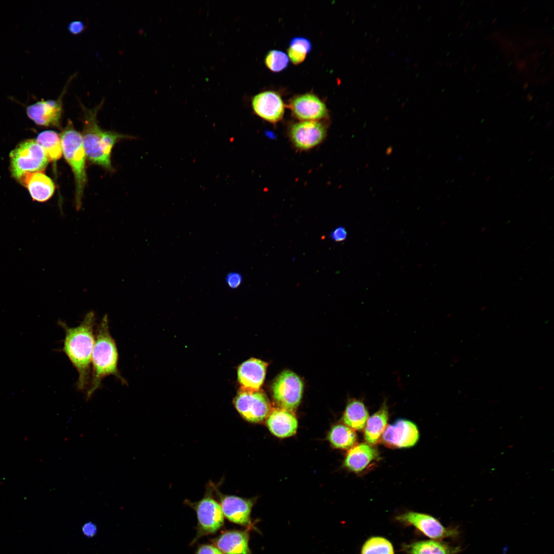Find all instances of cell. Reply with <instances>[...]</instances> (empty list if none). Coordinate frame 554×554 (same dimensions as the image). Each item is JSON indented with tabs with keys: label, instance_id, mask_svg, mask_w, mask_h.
<instances>
[{
	"label": "cell",
	"instance_id": "cell-1",
	"mask_svg": "<svg viewBox=\"0 0 554 554\" xmlns=\"http://www.w3.org/2000/svg\"><path fill=\"white\" fill-rule=\"evenodd\" d=\"M58 324L65 333L62 351L77 372V388L86 392L90 381L91 358L95 343V313L88 312L81 323L75 327H69L62 321H58Z\"/></svg>",
	"mask_w": 554,
	"mask_h": 554
},
{
	"label": "cell",
	"instance_id": "cell-2",
	"mask_svg": "<svg viewBox=\"0 0 554 554\" xmlns=\"http://www.w3.org/2000/svg\"><path fill=\"white\" fill-rule=\"evenodd\" d=\"M118 351L109 329L107 315L97 325L91 358V377L86 399L89 400L102 386L103 380L109 375L115 377L123 385H128L118 368Z\"/></svg>",
	"mask_w": 554,
	"mask_h": 554
},
{
	"label": "cell",
	"instance_id": "cell-3",
	"mask_svg": "<svg viewBox=\"0 0 554 554\" xmlns=\"http://www.w3.org/2000/svg\"><path fill=\"white\" fill-rule=\"evenodd\" d=\"M103 104V101H102L92 109L87 108L82 105L84 124L81 135L86 157L94 164L111 171L113 170L111 161L112 149L117 141L128 136L115 132L104 130L100 127L96 116Z\"/></svg>",
	"mask_w": 554,
	"mask_h": 554
},
{
	"label": "cell",
	"instance_id": "cell-4",
	"mask_svg": "<svg viewBox=\"0 0 554 554\" xmlns=\"http://www.w3.org/2000/svg\"><path fill=\"white\" fill-rule=\"evenodd\" d=\"M62 153L73 173L75 187V202L77 209L82 205L84 190L87 183L86 155L82 135L68 121L61 135Z\"/></svg>",
	"mask_w": 554,
	"mask_h": 554
},
{
	"label": "cell",
	"instance_id": "cell-5",
	"mask_svg": "<svg viewBox=\"0 0 554 554\" xmlns=\"http://www.w3.org/2000/svg\"><path fill=\"white\" fill-rule=\"evenodd\" d=\"M208 486L202 499L197 502L189 500L184 502L195 511L197 520L196 533L190 545L204 536L215 534L224 525V516L219 502L214 497L211 482Z\"/></svg>",
	"mask_w": 554,
	"mask_h": 554
},
{
	"label": "cell",
	"instance_id": "cell-6",
	"mask_svg": "<svg viewBox=\"0 0 554 554\" xmlns=\"http://www.w3.org/2000/svg\"><path fill=\"white\" fill-rule=\"evenodd\" d=\"M10 170L17 180L26 173L43 171L49 160L42 147L34 140H27L10 152Z\"/></svg>",
	"mask_w": 554,
	"mask_h": 554
},
{
	"label": "cell",
	"instance_id": "cell-7",
	"mask_svg": "<svg viewBox=\"0 0 554 554\" xmlns=\"http://www.w3.org/2000/svg\"><path fill=\"white\" fill-rule=\"evenodd\" d=\"M233 403L235 409L244 420L250 423L262 422L271 410L267 396L262 390L241 388Z\"/></svg>",
	"mask_w": 554,
	"mask_h": 554
},
{
	"label": "cell",
	"instance_id": "cell-8",
	"mask_svg": "<svg viewBox=\"0 0 554 554\" xmlns=\"http://www.w3.org/2000/svg\"><path fill=\"white\" fill-rule=\"evenodd\" d=\"M303 384L292 371L285 370L275 379L272 385V395L279 407L294 411L301 401Z\"/></svg>",
	"mask_w": 554,
	"mask_h": 554
},
{
	"label": "cell",
	"instance_id": "cell-9",
	"mask_svg": "<svg viewBox=\"0 0 554 554\" xmlns=\"http://www.w3.org/2000/svg\"><path fill=\"white\" fill-rule=\"evenodd\" d=\"M211 485L224 517L229 521L246 528L254 529V523L252 522L250 515L255 500L224 494L219 490L217 485L211 483Z\"/></svg>",
	"mask_w": 554,
	"mask_h": 554
},
{
	"label": "cell",
	"instance_id": "cell-10",
	"mask_svg": "<svg viewBox=\"0 0 554 554\" xmlns=\"http://www.w3.org/2000/svg\"><path fill=\"white\" fill-rule=\"evenodd\" d=\"M397 519L413 526L427 537L435 540L456 538L460 533L458 528L445 527L437 519L424 513L409 511L398 516Z\"/></svg>",
	"mask_w": 554,
	"mask_h": 554
},
{
	"label": "cell",
	"instance_id": "cell-11",
	"mask_svg": "<svg viewBox=\"0 0 554 554\" xmlns=\"http://www.w3.org/2000/svg\"><path fill=\"white\" fill-rule=\"evenodd\" d=\"M75 75L73 74L69 77L58 98L47 100L42 99L27 106L26 113L29 118L38 125L58 126L60 123L63 112V97L66 92L68 84L74 77Z\"/></svg>",
	"mask_w": 554,
	"mask_h": 554
},
{
	"label": "cell",
	"instance_id": "cell-12",
	"mask_svg": "<svg viewBox=\"0 0 554 554\" xmlns=\"http://www.w3.org/2000/svg\"><path fill=\"white\" fill-rule=\"evenodd\" d=\"M327 130L320 121H300L290 128L289 136L294 146L302 150L312 149L321 143L326 136Z\"/></svg>",
	"mask_w": 554,
	"mask_h": 554
},
{
	"label": "cell",
	"instance_id": "cell-13",
	"mask_svg": "<svg viewBox=\"0 0 554 554\" xmlns=\"http://www.w3.org/2000/svg\"><path fill=\"white\" fill-rule=\"evenodd\" d=\"M288 107L292 114L301 121H320L328 115L325 103L312 93L295 96L290 100Z\"/></svg>",
	"mask_w": 554,
	"mask_h": 554
},
{
	"label": "cell",
	"instance_id": "cell-14",
	"mask_svg": "<svg viewBox=\"0 0 554 554\" xmlns=\"http://www.w3.org/2000/svg\"><path fill=\"white\" fill-rule=\"evenodd\" d=\"M251 106L256 115L273 124L282 119L285 108L281 95L272 90L264 91L254 95L251 100Z\"/></svg>",
	"mask_w": 554,
	"mask_h": 554
},
{
	"label": "cell",
	"instance_id": "cell-15",
	"mask_svg": "<svg viewBox=\"0 0 554 554\" xmlns=\"http://www.w3.org/2000/svg\"><path fill=\"white\" fill-rule=\"evenodd\" d=\"M419 438L418 429L413 422L399 419L388 425L383 434L382 440L387 446L394 448H406L414 445Z\"/></svg>",
	"mask_w": 554,
	"mask_h": 554
},
{
	"label": "cell",
	"instance_id": "cell-16",
	"mask_svg": "<svg viewBox=\"0 0 554 554\" xmlns=\"http://www.w3.org/2000/svg\"><path fill=\"white\" fill-rule=\"evenodd\" d=\"M250 530L248 528L224 530L210 541L224 554H252L249 547Z\"/></svg>",
	"mask_w": 554,
	"mask_h": 554
},
{
	"label": "cell",
	"instance_id": "cell-17",
	"mask_svg": "<svg viewBox=\"0 0 554 554\" xmlns=\"http://www.w3.org/2000/svg\"><path fill=\"white\" fill-rule=\"evenodd\" d=\"M18 181L28 189L32 200L39 202L50 199L55 188L53 181L42 171L25 173Z\"/></svg>",
	"mask_w": 554,
	"mask_h": 554
},
{
	"label": "cell",
	"instance_id": "cell-18",
	"mask_svg": "<svg viewBox=\"0 0 554 554\" xmlns=\"http://www.w3.org/2000/svg\"><path fill=\"white\" fill-rule=\"evenodd\" d=\"M267 363L251 358L243 362L238 368V380L242 388L259 390L266 375Z\"/></svg>",
	"mask_w": 554,
	"mask_h": 554
},
{
	"label": "cell",
	"instance_id": "cell-19",
	"mask_svg": "<svg viewBox=\"0 0 554 554\" xmlns=\"http://www.w3.org/2000/svg\"><path fill=\"white\" fill-rule=\"evenodd\" d=\"M267 426L274 436L284 438L293 436L298 428V421L291 411L279 407L271 409L267 420Z\"/></svg>",
	"mask_w": 554,
	"mask_h": 554
},
{
	"label": "cell",
	"instance_id": "cell-20",
	"mask_svg": "<svg viewBox=\"0 0 554 554\" xmlns=\"http://www.w3.org/2000/svg\"><path fill=\"white\" fill-rule=\"evenodd\" d=\"M377 450L367 443H361L351 447L345 459V466L353 472L364 470L378 457Z\"/></svg>",
	"mask_w": 554,
	"mask_h": 554
},
{
	"label": "cell",
	"instance_id": "cell-21",
	"mask_svg": "<svg viewBox=\"0 0 554 554\" xmlns=\"http://www.w3.org/2000/svg\"><path fill=\"white\" fill-rule=\"evenodd\" d=\"M388 419V407L384 402L376 412L368 417L365 425L364 438L368 444H374L379 441L386 427Z\"/></svg>",
	"mask_w": 554,
	"mask_h": 554
},
{
	"label": "cell",
	"instance_id": "cell-22",
	"mask_svg": "<svg viewBox=\"0 0 554 554\" xmlns=\"http://www.w3.org/2000/svg\"><path fill=\"white\" fill-rule=\"evenodd\" d=\"M405 550L408 554H458L462 549L439 540H427L412 543Z\"/></svg>",
	"mask_w": 554,
	"mask_h": 554
},
{
	"label": "cell",
	"instance_id": "cell-23",
	"mask_svg": "<svg viewBox=\"0 0 554 554\" xmlns=\"http://www.w3.org/2000/svg\"><path fill=\"white\" fill-rule=\"evenodd\" d=\"M368 417V412L364 403L359 400L352 399L346 407L343 420L352 429L361 430L364 428Z\"/></svg>",
	"mask_w": 554,
	"mask_h": 554
},
{
	"label": "cell",
	"instance_id": "cell-24",
	"mask_svg": "<svg viewBox=\"0 0 554 554\" xmlns=\"http://www.w3.org/2000/svg\"><path fill=\"white\" fill-rule=\"evenodd\" d=\"M36 142L45 151L49 161L59 160L62 155L61 136L53 131H45L40 133Z\"/></svg>",
	"mask_w": 554,
	"mask_h": 554
},
{
	"label": "cell",
	"instance_id": "cell-25",
	"mask_svg": "<svg viewBox=\"0 0 554 554\" xmlns=\"http://www.w3.org/2000/svg\"><path fill=\"white\" fill-rule=\"evenodd\" d=\"M328 439L333 447L342 449H348L354 445L357 436L354 430L347 426L338 424L334 426L330 430Z\"/></svg>",
	"mask_w": 554,
	"mask_h": 554
},
{
	"label": "cell",
	"instance_id": "cell-26",
	"mask_svg": "<svg viewBox=\"0 0 554 554\" xmlns=\"http://www.w3.org/2000/svg\"><path fill=\"white\" fill-rule=\"evenodd\" d=\"M361 554H394L391 543L380 537H371L362 546Z\"/></svg>",
	"mask_w": 554,
	"mask_h": 554
},
{
	"label": "cell",
	"instance_id": "cell-27",
	"mask_svg": "<svg viewBox=\"0 0 554 554\" xmlns=\"http://www.w3.org/2000/svg\"><path fill=\"white\" fill-rule=\"evenodd\" d=\"M289 59L284 52L279 50H270L265 55V64L271 71L280 72L288 66Z\"/></svg>",
	"mask_w": 554,
	"mask_h": 554
},
{
	"label": "cell",
	"instance_id": "cell-28",
	"mask_svg": "<svg viewBox=\"0 0 554 554\" xmlns=\"http://www.w3.org/2000/svg\"><path fill=\"white\" fill-rule=\"evenodd\" d=\"M288 48L307 54L312 50V44L306 37L296 36L291 39Z\"/></svg>",
	"mask_w": 554,
	"mask_h": 554
},
{
	"label": "cell",
	"instance_id": "cell-29",
	"mask_svg": "<svg viewBox=\"0 0 554 554\" xmlns=\"http://www.w3.org/2000/svg\"><path fill=\"white\" fill-rule=\"evenodd\" d=\"M243 277L238 272H233L228 274L226 277V282L228 286L233 289L239 287L242 284Z\"/></svg>",
	"mask_w": 554,
	"mask_h": 554
},
{
	"label": "cell",
	"instance_id": "cell-30",
	"mask_svg": "<svg viewBox=\"0 0 554 554\" xmlns=\"http://www.w3.org/2000/svg\"><path fill=\"white\" fill-rule=\"evenodd\" d=\"M195 554H224L219 549L212 544H203L200 545L195 551Z\"/></svg>",
	"mask_w": 554,
	"mask_h": 554
},
{
	"label": "cell",
	"instance_id": "cell-31",
	"mask_svg": "<svg viewBox=\"0 0 554 554\" xmlns=\"http://www.w3.org/2000/svg\"><path fill=\"white\" fill-rule=\"evenodd\" d=\"M287 52L289 59L295 65L299 64L304 62L307 55L306 54L298 52L290 48H288Z\"/></svg>",
	"mask_w": 554,
	"mask_h": 554
},
{
	"label": "cell",
	"instance_id": "cell-32",
	"mask_svg": "<svg viewBox=\"0 0 554 554\" xmlns=\"http://www.w3.org/2000/svg\"><path fill=\"white\" fill-rule=\"evenodd\" d=\"M330 236L334 241L340 242L346 239L347 232L344 227L339 226L331 232Z\"/></svg>",
	"mask_w": 554,
	"mask_h": 554
},
{
	"label": "cell",
	"instance_id": "cell-33",
	"mask_svg": "<svg viewBox=\"0 0 554 554\" xmlns=\"http://www.w3.org/2000/svg\"><path fill=\"white\" fill-rule=\"evenodd\" d=\"M85 28L84 23L81 21H74L69 23L68 26L69 31L73 34L82 32Z\"/></svg>",
	"mask_w": 554,
	"mask_h": 554
},
{
	"label": "cell",
	"instance_id": "cell-34",
	"mask_svg": "<svg viewBox=\"0 0 554 554\" xmlns=\"http://www.w3.org/2000/svg\"><path fill=\"white\" fill-rule=\"evenodd\" d=\"M82 531L83 533L86 536L92 537L96 533V528L94 524L88 522L86 523L83 526Z\"/></svg>",
	"mask_w": 554,
	"mask_h": 554
},
{
	"label": "cell",
	"instance_id": "cell-35",
	"mask_svg": "<svg viewBox=\"0 0 554 554\" xmlns=\"http://www.w3.org/2000/svg\"><path fill=\"white\" fill-rule=\"evenodd\" d=\"M517 65V67H518V70H518V72H520L526 67V66L527 65V63H526V61H525L524 60H521L520 61H518Z\"/></svg>",
	"mask_w": 554,
	"mask_h": 554
},
{
	"label": "cell",
	"instance_id": "cell-36",
	"mask_svg": "<svg viewBox=\"0 0 554 554\" xmlns=\"http://www.w3.org/2000/svg\"><path fill=\"white\" fill-rule=\"evenodd\" d=\"M539 50H536L530 56L531 60H534L538 57Z\"/></svg>",
	"mask_w": 554,
	"mask_h": 554
},
{
	"label": "cell",
	"instance_id": "cell-37",
	"mask_svg": "<svg viewBox=\"0 0 554 554\" xmlns=\"http://www.w3.org/2000/svg\"><path fill=\"white\" fill-rule=\"evenodd\" d=\"M525 98L528 102H530L533 99V96L532 95V94L531 93H529L526 95Z\"/></svg>",
	"mask_w": 554,
	"mask_h": 554
},
{
	"label": "cell",
	"instance_id": "cell-38",
	"mask_svg": "<svg viewBox=\"0 0 554 554\" xmlns=\"http://www.w3.org/2000/svg\"><path fill=\"white\" fill-rule=\"evenodd\" d=\"M529 87V83L528 82H526L523 85V90H526Z\"/></svg>",
	"mask_w": 554,
	"mask_h": 554
},
{
	"label": "cell",
	"instance_id": "cell-39",
	"mask_svg": "<svg viewBox=\"0 0 554 554\" xmlns=\"http://www.w3.org/2000/svg\"><path fill=\"white\" fill-rule=\"evenodd\" d=\"M547 80H548V76H546V77H544V79H543V80H542V81H541V84H544V83H545V82H546V81H547Z\"/></svg>",
	"mask_w": 554,
	"mask_h": 554
},
{
	"label": "cell",
	"instance_id": "cell-40",
	"mask_svg": "<svg viewBox=\"0 0 554 554\" xmlns=\"http://www.w3.org/2000/svg\"><path fill=\"white\" fill-rule=\"evenodd\" d=\"M497 19H498V18H497V17H494V18H493V19L492 20V21H491V25H493V24H495V23H496V22L497 21Z\"/></svg>",
	"mask_w": 554,
	"mask_h": 554
},
{
	"label": "cell",
	"instance_id": "cell-41",
	"mask_svg": "<svg viewBox=\"0 0 554 554\" xmlns=\"http://www.w3.org/2000/svg\"><path fill=\"white\" fill-rule=\"evenodd\" d=\"M529 70L530 69L529 68H526L524 70L525 73L526 74H528L529 72Z\"/></svg>",
	"mask_w": 554,
	"mask_h": 554
},
{
	"label": "cell",
	"instance_id": "cell-42",
	"mask_svg": "<svg viewBox=\"0 0 554 554\" xmlns=\"http://www.w3.org/2000/svg\"><path fill=\"white\" fill-rule=\"evenodd\" d=\"M527 6H525V7H524L523 8V9H522V11H521V13H523L525 12V11H526V9H527Z\"/></svg>",
	"mask_w": 554,
	"mask_h": 554
},
{
	"label": "cell",
	"instance_id": "cell-43",
	"mask_svg": "<svg viewBox=\"0 0 554 554\" xmlns=\"http://www.w3.org/2000/svg\"><path fill=\"white\" fill-rule=\"evenodd\" d=\"M463 14L462 13H461L460 14L459 16V21L461 20L462 18H463Z\"/></svg>",
	"mask_w": 554,
	"mask_h": 554
},
{
	"label": "cell",
	"instance_id": "cell-44",
	"mask_svg": "<svg viewBox=\"0 0 554 554\" xmlns=\"http://www.w3.org/2000/svg\"><path fill=\"white\" fill-rule=\"evenodd\" d=\"M468 69V67L465 68L464 69V71H463V74H465V73H466Z\"/></svg>",
	"mask_w": 554,
	"mask_h": 554
},
{
	"label": "cell",
	"instance_id": "cell-45",
	"mask_svg": "<svg viewBox=\"0 0 554 554\" xmlns=\"http://www.w3.org/2000/svg\"><path fill=\"white\" fill-rule=\"evenodd\" d=\"M470 22H468V23H467V24H466V25H465V29H467V28H468V27H469V25H470Z\"/></svg>",
	"mask_w": 554,
	"mask_h": 554
},
{
	"label": "cell",
	"instance_id": "cell-46",
	"mask_svg": "<svg viewBox=\"0 0 554 554\" xmlns=\"http://www.w3.org/2000/svg\"><path fill=\"white\" fill-rule=\"evenodd\" d=\"M477 64H474V65H473V66H472V68H471V70H472V71H473V70H474V69H476V68L477 67Z\"/></svg>",
	"mask_w": 554,
	"mask_h": 554
},
{
	"label": "cell",
	"instance_id": "cell-47",
	"mask_svg": "<svg viewBox=\"0 0 554 554\" xmlns=\"http://www.w3.org/2000/svg\"><path fill=\"white\" fill-rule=\"evenodd\" d=\"M461 57H459L458 58V60H457V61H456V64H456V65H457L458 64V63H459V61H460V60H461Z\"/></svg>",
	"mask_w": 554,
	"mask_h": 554
},
{
	"label": "cell",
	"instance_id": "cell-48",
	"mask_svg": "<svg viewBox=\"0 0 554 554\" xmlns=\"http://www.w3.org/2000/svg\"><path fill=\"white\" fill-rule=\"evenodd\" d=\"M553 54H554V52H553V51H552V52H551V53L550 54L549 56V57H552L553 56Z\"/></svg>",
	"mask_w": 554,
	"mask_h": 554
},
{
	"label": "cell",
	"instance_id": "cell-49",
	"mask_svg": "<svg viewBox=\"0 0 554 554\" xmlns=\"http://www.w3.org/2000/svg\"><path fill=\"white\" fill-rule=\"evenodd\" d=\"M549 19H550V17H547V18H546V19H545V20L544 21V23H547V22H548V21H549Z\"/></svg>",
	"mask_w": 554,
	"mask_h": 554
},
{
	"label": "cell",
	"instance_id": "cell-50",
	"mask_svg": "<svg viewBox=\"0 0 554 554\" xmlns=\"http://www.w3.org/2000/svg\"><path fill=\"white\" fill-rule=\"evenodd\" d=\"M493 3H494V1H492V2H491V3H490V5H489V8H491V7H492V5H493Z\"/></svg>",
	"mask_w": 554,
	"mask_h": 554
},
{
	"label": "cell",
	"instance_id": "cell-51",
	"mask_svg": "<svg viewBox=\"0 0 554 554\" xmlns=\"http://www.w3.org/2000/svg\"><path fill=\"white\" fill-rule=\"evenodd\" d=\"M513 42L512 41H511V42H510L509 44V45H508V48H509V47H510V46H511L512 45V44H513Z\"/></svg>",
	"mask_w": 554,
	"mask_h": 554
},
{
	"label": "cell",
	"instance_id": "cell-52",
	"mask_svg": "<svg viewBox=\"0 0 554 554\" xmlns=\"http://www.w3.org/2000/svg\"><path fill=\"white\" fill-rule=\"evenodd\" d=\"M470 60H471V58H469V59L467 61L466 63L465 64L464 66H466L467 65V64L469 63Z\"/></svg>",
	"mask_w": 554,
	"mask_h": 554
},
{
	"label": "cell",
	"instance_id": "cell-53",
	"mask_svg": "<svg viewBox=\"0 0 554 554\" xmlns=\"http://www.w3.org/2000/svg\"><path fill=\"white\" fill-rule=\"evenodd\" d=\"M545 51H546L545 50H544V51H543V52H542L541 53V54H540V56H543V55L544 54V53H545Z\"/></svg>",
	"mask_w": 554,
	"mask_h": 554
},
{
	"label": "cell",
	"instance_id": "cell-54",
	"mask_svg": "<svg viewBox=\"0 0 554 554\" xmlns=\"http://www.w3.org/2000/svg\"><path fill=\"white\" fill-rule=\"evenodd\" d=\"M544 69H545L544 67H543L542 69H541L540 71V73H542L544 71Z\"/></svg>",
	"mask_w": 554,
	"mask_h": 554
},
{
	"label": "cell",
	"instance_id": "cell-55",
	"mask_svg": "<svg viewBox=\"0 0 554 554\" xmlns=\"http://www.w3.org/2000/svg\"><path fill=\"white\" fill-rule=\"evenodd\" d=\"M488 37H489V36H488V35H487V36H486V37H485V38L484 39V41H486V40L487 39V38H488Z\"/></svg>",
	"mask_w": 554,
	"mask_h": 554
},
{
	"label": "cell",
	"instance_id": "cell-56",
	"mask_svg": "<svg viewBox=\"0 0 554 554\" xmlns=\"http://www.w3.org/2000/svg\"><path fill=\"white\" fill-rule=\"evenodd\" d=\"M481 84H482V82H480V83H479V84H478V85H477V87H479L480 86H481Z\"/></svg>",
	"mask_w": 554,
	"mask_h": 554
},
{
	"label": "cell",
	"instance_id": "cell-57",
	"mask_svg": "<svg viewBox=\"0 0 554 554\" xmlns=\"http://www.w3.org/2000/svg\"><path fill=\"white\" fill-rule=\"evenodd\" d=\"M493 58H494L493 57H491V58H490V60H489V62H491V61H492V60H493Z\"/></svg>",
	"mask_w": 554,
	"mask_h": 554
},
{
	"label": "cell",
	"instance_id": "cell-58",
	"mask_svg": "<svg viewBox=\"0 0 554 554\" xmlns=\"http://www.w3.org/2000/svg\"><path fill=\"white\" fill-rule=\"evenodd\" d=\"M549 104H550V102H548V103H547V104H546V105H545V107H547V106H548V105H549Z\"/></svg>",
	"mask_w": 554,
	"mask_h": 554
},
{
	"label": "cell",
	"instance_id": "cell-59",
	"mask_svg": "<svg viewBox=\"0 0 554 554\" xmlns=\"http://www.w3.org/2000/svg\"><path fill=\"white\" fill-rule=\"evenodd\" d=\"M512 92V90H510L509 92L507 93V95H509Z\"/></svg>",
	"mask_w": 554,
	"mask_h": 554
},
{
	"label": "cell",
	"instance_id": "cell-60",
	"mask_svg": "<svg viewBox=\"0 0 554 554\" xmlns=\"http://www.w3.org/2000/svg\"><path fill=\"white\" fill-rule=\"evenodd\" d=\"M466 49H467V47L466 46V47H465V48H464V49H463V52H465V50H466Z\"/></svg>",
	"mask_w": 554,
	"mask_h": 554
},
{
	"label": "cell",
	"instance_id": "cell-61",
	"mask_svg": "<svg viewBox=\"0 0 554 554\" xmlns=\"http://www.w3.org/2000/svg\"><path fill=\"white\" fill-rule=\"evenodd\" d=\"M452 63H451V64H450L449 65V68H450V67H451L452 66Z\"/></svg>",
	"mask_w": 554,
	"mask_h": 554
},
{
	"label": "cell",
	"instance_id": "cell-62",
	"mask_svg": "<svg viewBox=\"0 0 554 554\" xmlns=\"http://www.w3.org/2000/svg\"><path fill=\"white\" fill-rule=\"evenodd\" d=\"M539 98V97H537L536 98V100H535V102H536V101H537V100H538Z\"/></svg>",
	"mask_w": 554,
	"mask_h": 554
},
{
	"label": "cell",
	"instance_id": "cell-63",
	"mask_svg": "<svg viewBox=\"0 0 554 554\" xmlns=\"http://www.w3.org/2000/svg\"><path fill=\"white\" fill-rule=\"evenodd\" d=\"M484 73H482V75H481V77H482L483 76V75H484Z\"/></svg>",
	"mask_w": 554,
	"mask_h": 554
},
{
	"label": "cell",
	"instance_id": "cell-64",
	"mask_svg": "<svg viewBox=\"0 0 554 554\" xmlns=\"http://www.w3.org/2000/svg\"><path fill=\"white\" fill-rule=\"evenodd\" d=\"M448 65V63H447V64H446V66H447Z\"/></svg>",
	"mask_w": 554,
	"mask_h": 554
}]
</instances>
